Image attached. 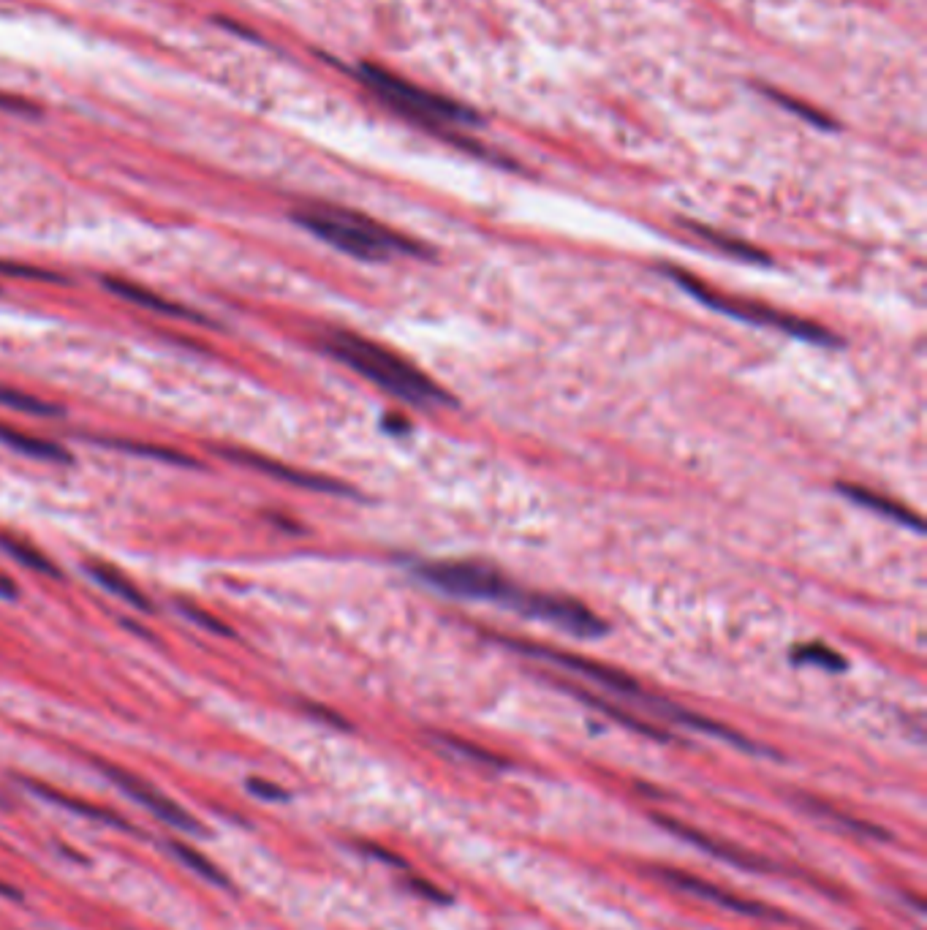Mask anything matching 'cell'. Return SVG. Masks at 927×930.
I'll return each instance as SVG.
<instances>
[{"label": "cell", "mask_w": 927, "mask_h": 930, "mask_svg": "<svg viewBox=\"0 0 927 930\" xmlns=\"http://www.w3.org/2000/svg\"><path fill=\"white\" fill-rule=\"evenodd\" d=\"M85 569L107 593L117 596L120 601H126V604L136 607V610H150V601H147V596L142 593V588L128 580L120 569H115V566H109V563L104 561H87Z\"/></svg>", "instance_id": "e0dca14e"}, {"label": "cell", "mask_w": 927, "mask_h": 930, "mask_svg": "<svg viewBox=\"0 0 927 930\" xmlns=\"http://www.w3.org/2000/svg\"><path fill=\"white\" fill-rule=\"evenodd\" d=\"M0 406L14 408V411H22V414H55V408L49 406V403L11 387H0Z\"/></svg>", "instance_id": "7402d4cb"}, {"label": "cell", "mask_w": 927, "mask_h": 930, "mask_svg": "<svg viewBox=\"0 0 927 930\" xmlns=\"http://www.w3.org/2000/svg\"><path fill=\"white\" fill-rule=\"evenodd\" d=\"M512 610L522 612L533 620H541L547 626L590 640V637H601L607 631V623L588 610L582 601H574L569 596H555V593H541V591H525L520 588L517 599H514Z\"/></svg>", "instance_id": "52a82bcc"}, {"label": "cell", "mask_w": 927, "mask_h": 930, "mask_svg": "<svg viewBox=\"0 0 927 930\" xmlns=\"http://www.w3.org/2000/svg\"><path fill=\"white\" fill-rule=\"evenodd\" d=\"M509 648L520 650L525 656H531V659L547 661V664H555V667L566 669L571 675H580L582 680H590V683H596V686L607 688L612 694H618V697L634 699L639 705H645L647 710H653L656 716L669 718L672 708H675V702H667V699H658L653 694H647L645 688L639 686L637 680L628 678L626 672H620L615 667H607V664H601V661L585 659V656H574V653H566V650H555V648H544V645H533V642H509Z\"/></svg>", "instance_id": "8992f818"}, {"label": "cell", "mask_w": 927, "mask_h": 930, "mask_svg": "<svg viewBox=\"0 0 927 930\" xmlns=\"http://www.w3.org/2000/svg\"><path fill=\"white\" fill-rule=\"evenodd\" d=\"M0 444L9 446V449H14V452H20V455L25 457H33V460H47V463H66V460H71V455H68L63 446L52 444L47 438L20 433V430L6 425H0Z\"/></svg>", "instance_id": "ac0fdd59"}, {"label": "cell", "mask_w": 927, "mask_h": 930, "mask_svg": "<svg viewBox=\"0 0 927 930\" xmlns=\"http://www.w3.org/2000/svg\"><path fill=\"white\" fill-rule=\"evenodd\" d=\"M104 286H107V289L112 291V294H117L120 300L134 302V305H139V308L155 310V313H161V316L196 321V324L207 321L202 316V313H196V310L185 308V305H180V302L166 300V297H161V294H155L153 289H147V286H139V283H134V281H123V278H107V281H104Z\"/></svg>", "instance_id": "4fadbf2b"}, {"label": "cell", "mask_w": 927, "mask_h": 930, "mask_svg": "<svg viewBox=\"0 0 927 930\" xmlns=\"http://www.w3.org/2000/svg\"><path fill=\"white\" fill-rule=\"evenodd\" d=\"M794 800H800L802 808H805V811H811L813 816H819V819H827V822L838 824L841 830L857 835V838H865V841H889V838H892V835H889L884 827H879V824L865 822V819H857V816L843 814V811L832 808V805H827L824 800H816V797H811V795H797Z\"/></svg>", "instance_id": "5bb4252c"}, {"label": "cell", "mask_w": 927, "mask_h": 930, "mask_svg": "<svg viewBox=\"0 0 927 930\" xmlns=\"http://www.w3.org/2000/svg\"><path fill=\"white\" fill-rule=\"evenodd\" d=\"M0 547H3V550H6L14 561H20L22 566H28V569H33V572L58 574V569L49 563L47 555L39 553V550H36V547H30V544L20 542V539H14V536H0Z\"/></svg>", "instance_id": "44dd1931"}, {"label": "cell", "mask_w": 927, "mask_h": 930, "mask_svg": "<svg viewBox=\"0 0 927 930\" xmlns=\"http://www.w3.org/2000/svg\"><path fill=\"white\" fill-rule=\"evenodd\" d=\"M20 781H22V786H28L33 795L41 797V800H47V803L58 805V808L68 811V814L85 816V819H93V822L109 824V827L126 830V833H136L134 827H131V824H128L126 819H123V816L115 814V811H109V808H101V805L87 803V800H82V797L66 795V792H60V789L44 784V781H36V778H20Z\"/></svg>", "instance_id": "7c38bea8"}, {"label": "cell", "mask_w": 927, "mask_h": 930, "mask_svg": "<svg viewBox=\"0 0 927 930\" xmlns=\"http://www.w3.org/2000/svg\"><path fill=\"white\" fill-rule=\"evenodd\" d=\"M411 572L435 591L454 596V599L495 601L512 610L520 585L506 580L495 566L479 561H427L416 563Z\"/></svg>", "instance_id": "5b68a950"}, {"label": "cell", "mask_w": 927, "mask_h": 930, "mask_svg": "<svg viewBox=\"0 0 927 930\" xmlns=\"http://www.w3.org/2000/svg\"><path fill=\"white\" fill-rule=\"evenodd\" d=\"M294 221L310 234H316L319 240L354 256L359 262H389L395 256H416V259L427 256L425 245L414 243L406 234L395 232L367 215L340 210V207H308V210L294 213Z\"/></svg>", "instance_id": "7a4b0ae2"}, {"label": "cell", "mask_w": 927, "mask_h": 930, "mask_svg": "<svg viewBox=\"0 0 927 930\" xmlns=\"http://www.w3.org/2000/svg\"><path fill=\"white\" fill-rule=\"evenodd\" d=\"M650 819L658 824V827H664L667 833H672L680 841H686L688 846H696L699 852L710 854L715 860H724V863H732L734 868H743V871H754V873H775L781 871V868H775V863L770 860H764L759 854L745 852L743 846H737V843L721 841V838H713V835L702 833V830H694V827H688V824L677 822L675 816L667 814H650Z\"/></svg>", "instance_id": "30bf717a"}, {"label": "cell", "mask_w": 927, "mask_h": 930, "mask_svg": "<svg viewBox=\"0 0 927 930\" xmlns=\"http://www.w3.org/2000/svg\"><path fill=\"white\" fill-rule=\"evenodd\" d=\"M0 109H11V112H30L28 104H22V101L9 98V96H0Z\"/></svg>", "instance_id": "4dcf8cb0"}, {"label": "cell", "mask_w": 927, "mask_h": 930, "mask_svg": "<svg viewBox=\"0 0 927 930\" xmlns=\"http://www.w3.org/2000/svg\"><path fill=\"white\" fill-rule=\"evenodd\" d=\"M650 873L656 876L658 882L669 884L672 890L688 892V895H694V898L715 903V906H721V909L734 911V914H743V917H754V920L767 922H789V917H786L781 909H773V906H767V903L762 901H751V898H740V895H734L732 890H724V887H718V884L705 882V879H699L694 873L677 871V868H664V865L650 868Z\"/></svg>", "instance_id": "ba28073f"}, {"label": "cell", "mask_w": 927, "mask_h": 930, "mask_svg": "<svg viewBox=\"0 0 927 930\" xmlns=\"http://www.w3.org/2000/svg\"><path fill=\"white\" fill-rule=\"evenodd\" d=\"M0 805H3V800H0Z\"/></svg>", "instance_id": "d6a6232c"}, {"label": "cell", "mask_w": 927, "mask_h": 930, "mask_svg": "<svg viewBox=\"0 0 927 930\" xmlns=\"http://www.w3.org/2000/svg\"><path fill=\"white\" fill-rule=\"evenodd\" d=\"M359 77L367 85V90L376 93L389 109H395L397 115L408 117V120H414L419 126H427L430 131L479 123L474 109L463 107V104H457L452 98L438 96L433 90L416 88L414 82L395 77L387 68L362 63L359 66Z\"/></svg>", "instance_id": "3957f363"}, {"label": "cell", "mask_w": 927, "mask_h": 930, "mask_svg": "<svg viewBox=\"0 0 927 930\" xmlns=\"http://www.w3.org/2000/svg\"><path fill=\"white\" fill-rule=\"evenodd\" d=\"M248 792L261 800H267V803H286L289 800V792L283 789V786L272 784V781H261V778H251L248 781Z\"/></svg>", "instance_id": "484cf974"}, {"label": "cell", "mask_w": 927, "mask_h": 930, "mask_svg": "<svg viewBox=\"0 0 927 930\" xmlns=\"http://www.w3.org/2000/svg\"><path fill=\"white\" fill-rule=\"evenodd\" d=\"M669 275H672L694 300H699L702 305H707V308H713L715 313H724V316H732V319L745 321V324H756V327L781 330L786 332V335H792V338L813 343V346H838V338H835L830 330H824V327H819V324H813V321L808 319H800V316H794V313L775 310L770 308V305H762V302L737 300V297L721 294V291H715L710 289V286H705V283H699L683 270H669Z\"/></svg>", "instance_id": "277c9868"}, {"label": "cell", "mask_w": 927, "mask_h": 930, "mask_svg": "<svg viewBox=\"0 0 927 930\" xmlns=\"http://www.w3.org/2000/svg\"><path fill=\"white\" fill-rule=\"evenodd\" d=\"M838 490H841L849 501L860 504L862 509H870V512L881 514V517H887V520H892V523L906 525V528H911V531H917V533L922 531V520H919L917 514L911 512L908 506L895 504V501H889V498H884V495L873 493V490L860 487V485H838Z\"/></svg>", "instance_id": "9a60e30c"}, {"label": "cell", "mask_w": 927, "mask_h": 930, "mask_svg": "<svg viewBox=\"0 0 927 930\" xmlns=\"http://www.w3.org/2000/svg\"><path fill=\"white\" fill-rule=\"evenodd\" d=\"M169 849H172V854L180 863H185L191 871L199 873L204 882L218 884V887H232V882L226 879V873H223L210 857H204L196 846H188V843L183 841H169Z\"/></svg>", "instance_id": "d6986e66"}, {"label": "cell", "mask_w": 927, "mask_h": 930, "mask_svg": "<svg viewBox=\"0 0 927 930\" xmlns=\"http://www.w3.org/2000/svg\"><path fill=\"white\" fill-rule=\"evenodd\" d=\"M408 890L416 892L419 898H425V901H430V903H441V906H444V903H452V895H449V892H444L441 887H435V884L427 882V879H416V876H411V879H408Z\"/></svg>", "instance_id": "4316f807"}, {"label": "cell", "mask_w": 927, "mask_h": 930, "mask_svg": "<svg viewBox=\"0 0 927 930\" xmlns=\"http://www.w3.org/2000/svg\"><path fill=\"white\" fill-rule=\"evenodd\" d=\"M359 852H365L367 857H376V860H381V863L395 865V868H400V871H408V863L400 857V854L387 852V849H384V846H378V843H359Z\"/></svg>", "instance_id": "83f0119b"}, {"label": "cell", "mask_w": 927, "mask_h": 930, "mask_svg": "<svg viewBox=\"0 0 927 930\" xmlns=\"http://www.w3.org/2000/svg\"><path fill=\"white\" fill-rule=\"evenodd\" d=\"M0 272L20 275V278H36V281H63L60 275H52V272L47 270H36V267H20V264H0Z\"/></svg>", "instance_id": "f1b7e54d"}, {"label": "cell", "mask_w": 927, "mask_h": 930, "mask_svg": "<svg viewBox=\"0 0 927 930\" xmlns=\"http://www.w3.org/2000/svg\"><path fill=\"white\" fill-rule=\"evenodd\" d=\"M691 229H694V232L702 234V237H705L707 243L718 245V248H724V251L734 253V256H740V259H745V262H767V256H764V253L756 251V248H751V245L737 243V240H726V237H721V234H715L713 229H705V226H691Z\"/></svg>", "instance_id": "cb8c5ba5"}, {"label": "cell", "mask_w": 927, "mask_h": 930, "mask_svg": "<svg viewBox=\"0 0 927 930\" xmlns=\"http://www.w3.org/2000/svg\"><path fill=\"white\" fill-rule=\"evenodd\" d=\"M223 455L234 460V463L248 465V468H256L261 474L275 476V479H283V482H291V485L305 487V490H319V493H332V495H351L346 485H338V482H332V479H324V476L316 474H302V471H294L289 465L275 463L270 457H261L253 455V452H245V449H229V452H223Z\"/></svg>", "instance_id": "8fae6325"}, {"label": "cell", "mask_w": 927, "mask_h": 930, "mask_svg": "<svg viewBox=\"0 0 927 930\" xmlns=\"http://www.w3.org/2000/svg\"><path fill=\"white\" fill-rule=\"evenodd\" d=\"M794 661H797V664H816V667L832 669V672H838V669L846 667L843 659L835 653V650L824 648V645H816V642H813V645H802V648L794 650Z\"/></svg>", "instance_id": "603a6c76"}, {"label": "cell", "mask_w": 927, "mask_h": 930, "mask_svg": "<svg viewBox=\"0 0 927 930\" xmlns=\"http://www.w3.org/2000/svg\"><path fill=\"white\" fill-rule=\"evenodd\" d=\"M0 892L9 895V898H20V892H14V887H9V884H0Z\"/></svg>", "instance_id": "1f68e13d"}, {"label": "cell", "mask_w": 927, "mask_h": 930, "mask_svg": "<svg viewBox=\"0 0 927 930\" xmlns=\"http://www.w3.org/2000/svg\"><path fill=\"white\" fill-rule=\"evenodd\" d=\"M435 740H438V743H441V746H444L446 751H452V754H460L463 759H468V762H476V765L509 767V762H506V759H501V756L493 754V751H487V748L468 743V740H463V737L435 735Z\"/></svg>", "instance_id": "ffe728a7"}, {"label": "cell", "mask_w": 927, "mask_h": 930, "mask_svg": "<svg viewBox=\"0 0 927 930\" xmlns=\"http://www.w3.org/2000/svg\"><path fill=\"white\" fill-rule=\"evenodd\" d=\"M96 767L101 770V773L107 775L109 781H112V784H115L117 789L123 792V795L131 797L134 803H139L142 808H145V811H150L153 816H158V819H164L166 824H172V827L183 830V833L207 835V830L202 827V822H196L194 816L188 814L183 805L174 803L172 797H166L164 792H158L155 786H150L147 781H142L139 775L128 773V770H123V767H117V765L98 762V759H96Z\"/></svg>", "instance_id": "9c48e42d"}, {"label": "cell", "mask_w": 927, "mask_h": 930, "mask_svg": "<svg viewBox=\"0 0 927 930\" xmlns=\"http://www.w3.org/2000/svg\"><path fill=\"white\" fill-rule=\"evenodd\" d=\"M327 351L335 359L351 370H357L359 376L373 381L389 395L406 400L411 406L433 408L452 403L444 389L435 384L433 378L411 365L408 359L397 357L395 351L378 346L373 340L354 335V332H335L327 343Z\"/></svg>", "instance_id": "6da1fadb"}, {"label": "cell", "mask_w": 927, "mask_h": 930, "mask_svg": "<svg viewBox=\"0 0 927 930\" xmlns=\"http://www.w3.org/2000/svg\"><path fill=\"white\" fill-rule=\"evenodd\" d=\"M14 596H17V585H14V580L6 577V574H0V599H14Z\"/></svg>", "instance_id": "f546056e"}, {"label": "cell", "mask_w": 927, "mask_h": 930, "mask_svg": "<svg viewBox=\"0 0 927 930\" xmlns=\"http://www.w3.org/2000/svg\"><path fill=\"white\" fill-rule=\"evenodd\" d=\"M177 607H180V612H183L185 618H188V620H194V623H199V626H202V629H207V631H215V634H232V629H229V626H223L221 620H218V618H213V615H210V612L199 610V607H194V604H188V601H180V604H177Z\"/></svg>", "instance_id": "d4e9b609"}, {"label": "cell", "mask_w": 927, "mask_h": 930, "mask_svg": "<svg viewBox=\"0 0 927 930\" xmlns=\"http://www.w3.org/2000/svg\"><path fill=\"white\" fill-rule=\"evenodd\" d=\"M561 688H566L571 697H577L580 702L590 705L593 710H599V713H604V716L612 718V721H618V724H623V727L631 729V732H639V735L650 737V740H661V743H669V740H672V737H669V732H664V729H658V727H653V724L642 721V718L631 716L628 710L618 708V705H612V702L596 697V694H590V691H585V688L569 686V683H561Z\"/></svg>", "instance_id": "2e32d148"}]
</instances>
